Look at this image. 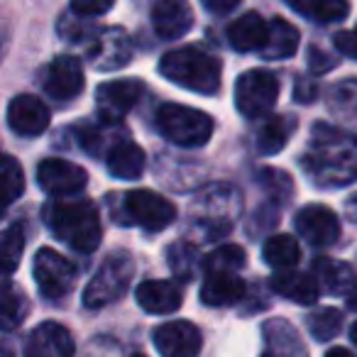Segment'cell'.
Segmentation results:
<instances>
[{
    "label": "cell",
    "instance_id": "cell-35",
    "mask_svg": "<svg viewBox=\"0 0 357 357\" xmlns=\"http://www.w3.org/2000/svg\"><path fill=\"white\" fill-rule=\"evenodd\" d=\"M169 267L172 272L176 274L181 282H189L191 277H196V269L201 267V259L196 257V248L191 243H184V240H178L169 248V257H167Z\"/></svg>",
    "mask_w": 357,
    "mask_h": 357
},
{
    "label": "cell",
    "instance_id": "cell-24",
    "mask_svg": "<svg viewBox=\"0 0 357 357\" xmlns=\"http://www.w3.org/2000/svg\"><path fill=\"white\" fill-rule=\"evenodd\" d=\"M298 50V30L287 22L284 17H274L267 27V40H264V47L259 50L262 59L269 61H282L294 56Z\"/></svg>",
    "mask_w": 357,
    "mask_h": 357
},
{
    "label": "cell",
    "instance_id": "cell-22",
    "mask_svg": "<svg viewBox=\"0 0 357 357\" xmlns=\"http://www.w3.org/2000/svg\"><path fill=\"white\" fill-rule=\"evenodd\" d=\"M267 27L264 17L259 13H245L238 20L230 22L228 27V42L235 52H259L267 40Z\"/></svg>",
    "mask_w": 357,
    "mask_h": 357
},
{
    "label": "cell",
    "instance_id": "cell-30",
    "mask_svg": "<svg viewBox=\"0 0 357 357\" xmlns=\"http://www.w3.org/2000/svg\"><path fill=\"white\" fill-rule=\"evenodd\" d=\"M289 8L308 20L321 22V25L337 22L350 13V6L345 0H289Z\"/></svg>",
    "mask_w": 357,
    "mask_h": 357
},
{
    "label": "cell",
    "instance_id": "cell-3",
    "mask_svg": "<svg viewBox=\"0 0 357 357\" xmlns=\"http://www.w3.org/2000/svg\"><path fill=\"white\" fill-rule=\"evenodd\" d=\"M159 74L186 91L213 96L220 91L223 64L218 56L208 54L199 47H178L162 56Z\"/></svg>",
    "mask_w": 357,
    "mask_h": 357
},
{
    "label": "cell",
    "instance_id": "cell-17",
    "mask_svg": "<svg viewBox=\"0 0 357 357\" xmlns=\"http://www.w3.org/2000/svg\"><path fill=\"white\" fill-rule=\"evenodd\" d=\"M152 27L162 40H181L194 27V13L181 0H162L152 8Z\"/></svg>",
    "mask_w": 357,
    "mask_h": 357
},
{
    "label": "cell",
    "instance_id": "cell-4",
    "mask_svg": "<svg viewBox=\"0 0 357 357\" xmlns=\"http://www.w3.org/2000/svg\"><path fill=\"white\" fill-rule=\"evenodd\" d=\"M113 220L120 225H137L147 233H159L176 220V206L162 194L149 189L128 191V194H110L108 199Z\"/></svg>",
    "mask_w": 357,
    "mask_h": 357
},
{
    "label": "cell",
    "instance_id": "cell-32",
    "mask_svg": "<svg viewBox=\"0 0 357 357\" xmlns=\"http://www.w3.org/2000/svg\"><path fill=\"white\" fill-rule=\"evenodd\" d=\"M118 128L120 125H105V123H100L98 128H96V125H84V128L79 130L81 147H84L89 154H93V157L96 154H105V157H108V154L113 152L115 144H120L123 139H128V137L113 139V132H118Z\"/></svg>",
    "mask_w": 357,
    "mask_h": 357
},
{
    "label": "cell",
    "instance_id": "cell-15",
    "mask_svg": "<svg viewBox=\"0 0 357 357\" xmlns=\"http://www.w3.org/2000/svg\"><path fill=\"white\" fill-rule=\"evenodd\" d=\"M76 345L69 328L54 321H45L27 335L25 357H74Z\"/></svg>",
    "mask_w": 357,
    "mask_h": 357
},
{
    "label": "cell",
    "instance_id": "cell-36",
    "mask_svg": "<svg viewBox=\"0 0 357 357\" xmlns=\"http://www.w3.org/2000/svg\"><path fill=\"white\" fill-rule=\"evenodd\" d=\"M100 30H96L93 20L91 17H81L76 15L74 10H66L59 20V35L64 37L66 42H91V47L96 45V37H98Z\"/></svg>",
    "mask_w": 357,
    "mask_h": 357
},
{
    "label": "cell",
    "instance_id": "cell-6",
    "mask_svg": "<svg viewBox=\"0 0 357 357\" xmlns=\"http://www.w3.org/2000/svg\"><path fill=\"white\" fill-rule=\"evenodd\" d=\"M135 277V259L128 252H113L100 262L93 279L84 289V306L96 311L120 301Z\"/></svg>",
    "mask_w": 357,
    "mask_h": 357
},
{
    "label": "cell",
    "instance_id": "cell-2",
    "mask_svg": "<svg viewBox=\"0 0 357 357\" xmlns=\"http://www.w3.org/2000/svg\"><path fill=\"white\" fill-rule=\"evenodd\" d=\"M42 213L52 235L76 252L91 255L100 245V215L89 199H52Z\"/></svg>",
    "mask_w": 357,
    "mask_h": 357
},
{
    "label": "cell",
    "instance_id": "cell-20",
    "mask_svg": "<svg viewBox=\"0 0 357 357\" xmlns=\"http://www.w3.org/2000/svg\"><path fill=\"white\" fill-rule=\"evenodd\" d=\"M269 287H272L274 294L298 303V306H313L321 296V289H318L313 274L303 272H279L269 279Z\"/></svg>",
    "mask_w": 357,
    "mask_h": 357
},
{
    "label": "cell",
    "instance_id": "cell-43",
    "mask_svg": "<svg viewBox=\"0 0 357 357\" xmlns=\"http://www.w3.org/2000/svg\"><path fill=\"white\" fill-rule=\"evenodd\" d=\"M204 8L215 15H228L238 8V0H204Z\"/></svg>",
    "mask_w": 357,
    "mask_h": 357
},
{
    "label": "cell",
    "instance_id": "cell-25",
    "mask_svg": "<svg viewBox=\"0 0 357 357\" xmlns=\"http://www.w3.org/2000/svg\"><path fill=\"white\" fill-rule=\"evenodd\" d=\"M264 340H267V347L262 357H306L296 331L287 321L264 323Z\"/></svg>",
    "mask_w": 357,
    "mask_h": 357
},
{
    "label": "cell",
    "instance_id": "cell-46",
    "mask_svg": "<svg viewBox=\"0 0 357 357\" xmlns=\"http://www.w3.org/2000/svg\"><path fill=\"white\" fill-rule=\"evenodd\" d=\"M10 206H13V204H10V201H8V199H6V196L0 194V218H3V215H6V211H8V208H10Z\"/></svg>",
    "mask_w": 357,
    "mask_h": 357
},
{
    "label": "cell",
    "instance_id": "cell-11",
    "mask_svg": "<svg viewBox=\"0 0 357 357\" xmlns=\"http://www.w3.org/2000/svg\"><path fill=\"white\" fill-rule=\"evenodd\" d=\"M294 228L313 248H331L340 238V220L328 206L321 204L303 206L294 218Z\"/></svg>",
    "mask_w": 357,
    "mask_h": 357
},
{
    "label": "cell",
    "instance_id": "cell-29",
    "mask_svg": "<svg viewBox=\"0 0 357 357\" xmlns=\"http://www.w3.org/2000/svg\"><path fill=\"white\" fill-rule=\"evenodd\" d=\"M25 250V230L22 225H10L0 233V287H8L13 272L17 269Z\"/></svg>",
    "mask_w": 357,
    "mask_h": 357
},
{
    "label": "cell",
    "instance_id": "cell-47",
    "mask_svg": "<svg viewBox=\"0 0 357 357\" xmlns=\"http://www.w3.org/2000/svg\"><path fill=\"white\" fill-rule=\"evenodd\" d=\"M347 306H350L352 311H357V289L350 294V298H347Z\"/></svg>",
    "mask_w": 357,
    "mask_h": 357
},
{
    "label": "cell",
    "instance_id": "cell-5",
    "mask_svg": "<svg viewBox=\"0 0 357 357\" xmlns=\"http://www.w3.org/2000/svg\"><path fill=\"white\" fill-rule=\"evenodd\" d=\"M154 118L159 135L178 147H204L213 137V118L189 105L164 103Z\"/></svg>",
    "mask_w": 357,
    "mask_h": 357
},
{
    "label": "cell",
    "instance_id": "cell-49",
    "mask_svg": "<svg viewBox=\"0 0 357 357\" xmlns=\"http://www.w3.org/2000/svg\"><path fill=\"white\" fill-rule=\"evenodd\" d=\"M132 357H147V355H142V352H137V355H132Z\"/></svg>",
    "mask_w": 357,
    "mask_h": 357
},
{
    "label": "cell",
    "instance_id": "cell-10",
    "mask_svg": "<svg viewBox=\"0 0 357 357\" xmlns=\"http://www.w3.org/2000/svg\"><path fill=\"white\" fill-rule=\"evenodd\" d=\"M144 93V84L137 79H118L105 81L96 91V108L98 118L105 125H120L125 115L139 103Z\"/></svg>",
    "mask_w": 357,
    "mask_h": 357
},
{
    "label": "cell",
    "instance_id": "cell-28",
    "mask_svg": "<svg viewBox=\"0 0 357 357\" xmlns=\"http://www.w3.org/2000/svg\"><path fill=\"white\" fill-rule=\"evenodd\" d=\"M328 110H331L335 118L345 120L350 125H357V79L350 76V79H342L337 84H333L328 89L326 96Z\"/></svg>",
    "mask_w": 357,
    "mask_h": 357
},
{
    "label": "cell",
    "instance_id": "cell-18",
    "mask_svg": "<svg viewBox=\"0 0 357 357\" xmlns=\"http://www.w3.org/2000/svg\"><path fill=\"white\" fill-rule=\"evenodd\" d=\"M139 308L152 316H167L181 306V289L167 279H147L135 289Z\"/></svg>",
    "mask_w": 357,
    "mask_h": 357
},
{
    "label": "cell",
    "instance_id": "cell-27",
    "mask_svg": "<svg viewBox=\"0 0 357 357\" xmlns=\"http://www.w3.org/2000/svg\"><path fill=\"white\" fill-rule=\"evenodd\" d=\"M262 259L277 272H291L301 259V248L291 235H272L262 248Z\"/></svg>",
    "mask_w": 357,
    "mask_h": 357
},
{
    "label": "cell",
    "instance_id": "cell-9",
    "mask_svg": "<svg viewBox=\"0 0 357 357\" xmlns=\"http://www.w3.org/2000/svg\"><path fill=\"white\" fill-rule=\"evenodd\" d=\"M37 184L52 199H76L89 184V174L69 159L50 157L37 167Z\"/></svg>",
    "mask_w": 357,
    "mask_h": 357
},
{
    "label": "cell",
    "instance_id": "cell-40",
    "mask_svg": "<svg viewBox=\"0 0 357 357\" xmlns=\"http://www.w3.org/2000/svg\"><path fill=\"white\" fill-rule=\"evenodd\" d=\"M335 50L340 52L342 56L357 61V25L352 30H342L335 35Z\"/></svg>",
    "mask_w": 357,
    "mask_h": 357
},
{
    "label": "cell",
    "instance_id": "cell-26",
    "mask_svg": "<svg viewBox=\"0 0 357 357\" xmlns=\"http://www.w3.org/2000/svg\"><path fill=\"white\" fill-rule=\"evenodd\" d=\"M296 130L294 115H269L257 130V149L262 154H277L287 147L289 137Z\"/></svg>",
    "mask_w": 357,
    "mask_h": 357
},
{
    "label": "cell",
    "instance_id": "cell-31",
    "mask_svg": "<svg viewBox=\"0 0 357 357\" xmlns=\"http://www.w3.org/2000/svg\"><path fill=\"white\" fill-rule=\"evenodd\" d=\"M30 303H27L25 294L20 289L13 287H0V331H15L17 326H22V321L27 318Z\"/></svg>",
    "mask_w": 357,
    "mask_h": 357
},
{
    "label": "cell",
    "instance_id": "cell-7",
    "mask_svg": "<svg viewBox=\"0 0 357 357\" xmlns=\"http://www.w3.org/2000/svg\"><path fill=\"white\" fill-rule=\"evenodd\" d=\"M279 98V79L267 69L245 71L235 84V105L250 120L269 115Z\"/></svg>",
    "mask_w": 357,
    "mask_h": 357
},
{
    "label": "cell",
    "instance_id": "cell-34",
    "mask_svg": "<svg viewBox=\"0 0 357 357\" xmlns=\"http://www.w3.org/2000/svg\"><path fill=\"white\" fill-rule=\"evenodd\" d=\"M25 191V174L15 157L0 154V194L6 196L10 204H15Z\"/></svg>",
    "mask_w": 357,
    "mask_h": 357
},
{
    "label": "cell",
    "instance_id": "cell-8",
    "mask_svg": "<svg viewBox=\"0 0 357 357\" xmlns=\"http://www.w3.org/2000/svg\"><path fill=\"white\" fill-rule=\"evenodd\" d=\"M32 277H35L42 296L56 301L74 289L79 272H76L74 262L69 257H64L52 248H42L35 255V262H32Z\"/></svg>",
    "mask_w": 357,
    "mask_h": 357
},
{
    "label": "cell",
    "instance_id": "cell-33",
    "mask_svg": "<svg viewBox=\"0 0 357 357\" xmlns=\"http://www.w3.org/2000/svg\"><path fill=\"white\" fill-rule=\"evenodd\" d=\"M248 257H245V250L240 245H220L213 252H208L201 259V267L206 269V274L211 272H228L235 274L238 269L245 267Z\"/></svg>",
    "mask_w": 357,
    "mask_h": 357
},
{
    "label": "cell",
    "instance_id": "cell-23",
    "mask_svg": "<svg viewBox=\"0 0 357 357\" xmlns=\"http://www.w3.org/2000/svg\"><path fill=\"white\" fill-rule=\"evenodd\" d=\"M144 164H147L144 149L139 144H135L132 139H123L120 144H115L113 152L105 157L108 172L115 178H123V181H135V178L142 176Z\"/></svg>",
    "mask_w": 357,
    "mask_h": 357
},
{
    "label": "cell",
    "instance_id": "cell-45",
    "mask_svg": "<svg viewBox=\"0 0 357 357\" xmlns=\"http://www.w3.org/2000/svg\"><path fill=\"white\" fill-rule=\"evenodd\" d=\"M326 357H355L350 350H345V347H331V350L326 352Z\"/></svg>",
    "mask_w": 357,
    "mask_h": 357
},
{
    "label": "cell",
    "instance_id": "cell-44",
    "mask_svg": "<svg viewBox=\"0 0 357 357\" xmlns=\"http://www.w3.org/2000/svg\"><path fill=\"white\" fill-rule=\"evenodd\" d=\"M345 215L352 220V223H357V194H352L350 199H347V204H345Z\"/></svg>",
    "mask_w": 357,
    "mask_h": 357
},
{
    "label": "cell",
    "instance_id": "cell-14",
    "mask_svg": "<svg viewBox=\"0 0 357 357\" xmlns=\"http://www.w3.org/2000/svg\"><path fill=\"white\" fill-rule=\"evenodd\" d=\"M91 64L98 71L123 69L132 59V42L123 27H105L96 37V45L89 50Z\"/></svg>",
    "mask_w": 357,
    "mask_h": 357
},
{
    "label": "cell",
    "instance_id": "cell-1",
    "mask_svg": "<svg viewBox=\"0 0 357 357\" xmlns=\"http://www.w3.org/2000/svg\"><path fill=\"white\" fill-rule=\"evenodd\" d=\"M301 169L318 189H340L357 181V135L328 123L313 125Z\"/></svg>",
    "mask_w": 357,
    "mask_h": 357
},
{
    "label": "cell",
    "instance_id": "cell-41",
    "mask_svg": "<svg viewBox=\"0 0 357 357\" xmlns=\"http://www.w3.org/2000/svg\"><path fill=\"white\" fill-rule=\"evenodd\" d=\"M335 64L337 61L333 59L331 54L321 52L318 47H311V50H308V69H311L313 74H326V71H331Z\"/></svg>",
    "mask_w": 357,
    "mask_h": 357
},
{
    "label": "cell",
    "instance_id": "cell-48",
    "mask_svg": "<svg viewBox=\"0 0 357 357\" xmlns=\"http://www.w3.org/2000/svg\"><path fill=\"white\" fill-rule=\"evenodd\" d=\"M350 340H352V342H355V345H357V323H355V326L350 328Z\"/></svg>",
    "mask_w": 357,
    "mask_h": 357
},
{
    "label": "cell",
    "instance_id": "cell-42",
    "mask_svg": "<svg viewBox=\"0 0 357 357\" xmlns=\"http://www.w3.org/2000/svg\"><path fill=\"white\" fill-rule=\"evenodd\" d=\"M318 96V86L313 84L311 79H296V86H294V98L298 103H313Z\"/></svg>",
    "mask_w": 357,
    "mask_h": 357
},
{
    "label": "cell",
    "instance_id": "cell-39",
    "mask_svg": "<svg viewBox=\"0 0 357 357\" xmlns=\"http://www.w3.org/2000/svg\"><path fill=\"white\" fill-rule=\"evenodd\" d=\"M71 10L76 13V15L81 17H98V15H105V13L113 10V3L110 0H105V3H98V0H91V3H86V0H76V3H71Z\"/></svg>",
    "mask_w": 357,
    "mask_h": 357
},
{
    "label": "cell",
    "instance_id": "cell-37",
    "mask_svg": "<svg viewBox=\"0 0 357 357\" xmlns=\"http://www.w3.org/2000/svg\"><path fill=\"white\" fill-rule=\"evenodd\" d=\"M308 331H311V335L316 337L318 342H326V340H333V337L340 333L342 328V313L337 311V308H318V311H313L311 316H308Z\"/></svg>",
    "mask_w": 357,
    "mask_h": 357
},
{
    "label": "cell",
    "instance_id": "cell-13",
    "mask_svg": "<svg viewBox=\"0 0 357 357\" xmlns=\"http://www.w3.org/2000/svg\"><path fill=\"white\" fill-rule=\"evenodd\" d=\"M86 76L81 59L71 54H61L52 59L45 71V91L54 100H71L84 91Z\"/></svg>",
    "mask_w": 357,
    "mask_h": 357
},
{
    "label": "cell",
    "instance_id": "cell-12",
    "mask_svg": "<svg viewBox=\"0 0 357 357\" xmlns=\"http://www.w3.org/2000/svg\"><path fill=\"white\" fill-rule=\"evenodd\" d=\"M154 347L162 357H199L204 347L201 331L189 321H172L152 333Z\"/></svg>",
    "mask_w": 357,
    "mask_h": 357
},
{
    "label": "cell",
    "instance_id": "cell-19",
    "mask_svg": "<svg viewBox=\"0 0 357 357\" xmlns=\"http://www.w3.org/2000/svg\"><path fill=\"white\" fill-rule=\"evenodd\" d=\"M313 279L318 282V289H323L331 296H345L357 289V274L347 262L331 257L313 259Z\"/></svg>",
    "mask_w": 357,
    "mask_h": 357
},
{
    "label": "cell",
    "instance_id": "cell-38",
    "mask_svg": "<svg viewBox=\"0 0 357 357\" xmlns=\"http://www.w3.org/2000/svg\"><path fill=\"white\" fill-rule=\"evenodd\" d=\"M257 184L264 189V194L272 196V199L279 201V204H287L289 196H291V191H294L291 176H289L287 172H282V169H272V167L259 169Z\"/></svg>",
    "mask_w": 357,
    "mask_h": 357
},
{
    "label": "cell",
    "instance_id": "cell-21",
    "mask_svg": "<svg viewBox=\"0 0 357 357\" xmlns=\"http://www.w3.org/2000/svg\"><path fill=\"white\" fill-rule=\"evenodd\" d=\"M245 296V282L238 274L228 272H211L206 274L204 284H201V301L206 306H233V303L243 301Z\"/></svg>",
    "mask_w": 357,
    "mask_h": 357
},
{
    "label": "cell",
    "instance_id": "cell-16",
    "mask_svg": "<svg viewBox=\"0 0 357 357\" xmlns=\"http://www.w3.org/2000/svg\"><path fill=\"white\" fill-rule=\"evenodd\" d=\"M50 108L42 103L40 98L30 93H22L10 100L8 105V125L13 132L22 135V137H37L50 128Z\"/></svg>",
    "mask_w": 357,
    "mask_h": 357
}]
</instances>
